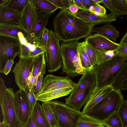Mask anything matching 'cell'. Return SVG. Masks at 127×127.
Returning a JSON list of instances; mask_svg holds the SVG:
<instances>
[{"instance_id": "cell-1", "label": "cell", "mask_w": 127, "mask_h": 127, "mask_svg": "<svg viewBox=\"0 0 127 127\" xmlns=\"http://www.w3.org/2000/svg\"><path fill=\"white\" fill-rule=\"evenodd\" d=\"M54 32L64 42L78 41L92 33L94 25L76 16L68 10L60 9L53 21Z\"/></svg>"}, {"instance_id": "cell-2", "label": "cell", "mask_w": 127, "mask_h": 127, "mask_svg": "<svg viewBox=\"0 0 127 127\" xmlns=\"http://www.w3.org/2000/svg\"><path fill=\"white\" fill-rule=\"evenodd\" d=\"M96 85L95 76L92 70L85 71L69 96L65 99V104L80 111L89 101Z\"/></svg>"}, {"instance_id": "cell-3", "label": "cell", "mask_w": 127, "mask_h": 127, "mask_svg": "<svg viewBox=\"0 0 127 127\" xmlns=\"http://www.w3.org/2000/svg\"><path fill=\"white\" fill-rule=\"evenodd\" d=\"M127 64V57H121L116 55L93 67L92 70L96 79V88L99 89L111 85Z\"/></svg>"}, {"instance_id": "cell-4", "label": "cell", "mask_w": 127, "mask_h": 127, "mask_svg": "<svg viewBox=\"0 0 127 127\" xmlns=\"http://www.w3.org/2000/svg\"><path fill=\"white\" fill-rule=\"evenodd\" d=\"M79 43L78 41H73L63 42L61 44L62 73H65L69 77H73L83 74L85 72L77 50Z\"/></svg>"}, {"instance_id": "cell-5", "label": "cell", "mask_w": 127, "mask_h": 127, "mask_svg": "<svg viewBox=\"0 0 127 127\" xmlns=\"http://www.w3.org/2000/svg\"><path fill=\"white\" fill-rule=\"evenodd\" d=\"M124 100L121 91L114 90L86 114L102 122L118 111Z\"/></svg>"}, {"instance_id": "cell-6", "label": "cell", "mask_w": 127, "mask_h": 127, "mask_svg": "<svg viewBox=\"0 0 127 127\" xmlns=\"http://www.w3.org/2000/svg\"><path fill=\"white\" fill-rule=\"evenodd\" d=\"M53 112L58 124V127H76V124L82 112L73 109L58 100L45 102Z\"/></svg>"}, {"instance_id": "cell-7", "label": "cell", "mask_w": 127, "mask_h": 127, "mask_svg": "<svg viewBox=\"0 0 127 127\" xmlns=\"http://www.w3.org/2000/svg\"><path fill=\"white\" fill-rule=\"evenodd\" d=\"M60 40L52 30L49 31L45 53L47 69L50 73L56 71L62 66Z\"/></svg>"}, {"instance_id": "cell-8", "label": "cell", "mask_w": 127, "mask_h": 127, "mask_svg": "<svg viewBox=\"0 0 127 127\" xmlns=\"http://www.w3.org/2000/svg\"><path fill=\"white\" fill-rule=\"evenodd\" d=\"M15 93L12 88H7L0 104L3 121L10 127L23 126L17 114L14 104Z\"/></svg>"}, {"instance_id": "cell-9", "label": "cell", "mask_w": 127, "mask_h": 127, "mask_svg": "<svg viewBox=\"0 0 127 127\" xmlns=\"http://www.w3.org/2000/svg\"><path fill=\"white\" fill-rule=\"evenodd\" d=\"M20 52L18 38L0 35V72L3 71L7 61L14 59Z\"/></svg>"}, {"instance_id": "cell-10", "label": "cell", "mask_w": 127, "mask_h": 127, "mask_svg": "<svg viewBox=\"0 0 127 127\" xmlns=\"http://www.w3.org/2000/svg\"><path fill=\"white\" fill-rule=\"evenodd\" d=\"M36 57L20 58L12 70L15 82L20 90L25 91L28 88L26 80L32 73Z\"/></svg>"}, {"instance_id": "cell-11", "label": "cell", "mask_w": 127, "mask_h": 127, "mask_svg": "<svg viewBox=\"0 0 127 127\" xmlns=\"http://www.w3.org/2000/svg\"><path fill=\"white\" fill-rule=\"evenodd\" d=\"M77 84L67 76L62 77L48 74L43 79L39 94L56 89L74 88Z\"/></svg>"}, {"instance_id": "cell-12", "label": "cell", "mask_w": 127, "mask_h": 127, "mask_svg": "<svg viewBox=\"0 0 127 127\" xmlns=\"http://www.w3.org/2000/svg\"><path fill=\"white\" fill-rule=\"evenodd\" d=\"M14 104L17 115L21 123L25 125L31 113L24 91L19 89L15 92Z\"/></svg>"}, {"instance_id": "cell-13", "label": "cell", "mask_w": 127, "mask_h": 127, "mask_svg": "<svg viewBox=\"0 0 127 127\" xmlns=\"http://www.w3.org/2000/svg\"><path fill=\"white\" fill-rule=\"evenodd\" d=\"M85 41L94 48L101 51L114 50L120 45L98 33L90 34L86 38Z\"/></svg>"}, {"instance_id": "cell-14", "label": "cell", "mask_w": 127, "mask_h": 127, "mask_svg": "<svg viewBox=\"0 0 127 127\" xmlns=\"http://www.w3.org/2000/svg\"><path fill=\"white\" fill-rule=\"evenodd\" d=\"M35 9V18L29 35L36 37L39 40L43 31L46 28L49 18L52 13Z\"/></svg>"}, {"instance_id": "cell-15", "label": "cell", "mask_w": 127, "mask_h": 127, "mask_svg": "<svg viewBox=\"0 0 127 127\" xmlns=\"http://www.w3.org/2000/svg\"><path fill=\"white\" fill-rule=\"evenodd\" d=\"M74 14L78 17L91 23L94 26L102 23H111L116 20V17L111 13L103 16L98 15L88 10L80 9Z\"/></svg>"}, {"instance_id": "cell-16", "label": "cell", "mask_w": 127, "mask_h": 127, "mask_svg": "<svg viewBox=\"0 0 127 127\" xmlns=\"http://www.w3.org/2000/svg\"><path fill=\"white\" fill-rule=\"evenodd\" d=\"M21 13L6 7H0V25L21 26Z\"/></svg>"}, {"instance_id": "cell-17", "label": "cell", "mask_w": 127, "mask_h": 127, "mask_svg": "<svg viewBox=\"0 0 127 127\" xmlns=\"http://www.w3.org/2000/svg\"><path fill=\"white\" fill-rule=\"evenodd\" d=\"M113 90H114L111 85L99 89L96 88L89 101L84 107L82 112L84 114L86 113L109 93Z\"/></svg>"}, {"instance_id": "cell-18", "label": "cell", "mask_w": 127, "mask_h": 127, "mask_svg": "<svg viewBox=\"0 0 127 127\" xmlns=\"http://www.w3.org/2000/svg\"><path fill=\"white\" fill-rule=\"evenodd\" d=\"M35 16V9L32 0L21 12L20 19L21 26L27 33H31L32 26Z\"/></svg>"}, {"instance_id": "cell-19", "label": "cell", "mask_w": 127, "mask_h": 127, "mask_svg": "<svg viewBox=\"0 0 127 127\" xmlns=\"http://www.w3.org/2000/svg\"><path fill=\"white\" fill-rule=\"evenodd\" d=\"M74 88L68 87L47 91L36 95L37 101L45 102L67 96L70 94Z\"/></svg>"}, {"instance_id": "cell-20", "label": "cell", "mask_w": 127, "mask_h": 127, "mask_svg": "<svg viewBox=\"0 0 127 127\" xmlns=\"http://www.w3.org/2000/svg\"><path fill=\"white\" fill-rule=\"evenodd\" d=\"M24 36L27 43L25 46L20 45V58H29V54L34 51L37 47H39V40L36 37L32 36L27 33Z\"/></svg>"}, {"instance_id": "cell-21", "label": "cell", "mask_w": 127, "mask_h": 127, "mask_svg": "<svg viewBox=\"0 0 127 127\" xmlns=\"http://www.w3.org/2000/svg\"><path fill=\"white\" fill-rule=\"evenodd\" d=\"M111 23H106L100 27H94L92 33H99L115 41L119 37V32L116 30L115 27Z\"/></svg>"}, {"instance_id": "cell-22", "label": "cell", "mask_w": 127, "mask_h": 127, "mask_svg": "<svg viewBox=\"0 0 127 127\" xmlns=\"http://www.w3.org/2000/svg\"><path fill=\"white\" fill-rule=\"evenodd\" d=\"M35 121L37 127H51L45 115L42 104L37 102L34 110Z\"/></svg>"}, {"instance_id": "cell-23", "label": "cell", "mask_w": 127, "mask_h": 127, "mask_svg": "<svg viewBox=\"0 0 127 127\" xmlns=\"http://www.w3.org/2000/svg\"><path fill=\"white\" fill-rule=\"evenodd\" d=\"M103 125L102 122L86 114L82 113L77 121L76 127H100Z\"/></svg>"}, {"instance_id": "cell-24", "label": "cell", "mask_w": 127, "mask_h": 127, "mask_svg": "<svg viewBox=\"0 0 127 127\" xmlns=\"http://www.w3.org/2000/svg\"><path fill=\"white\" fill-rule=\"evenodd\" d=\"M77 50L79 55L82 66L85 71L92 70L93 67L91 64L87 53L85 41L79 42Z\"/></svg>"}, {"instance_id": "cell-25", "label": "cell", "mask_w": 127, "mask_h": 127, "mask_svg": "<svg viewBox=\"0 0 127 127\" xmlns=\"http://www.w3.org/2000/svg\"><path fill=\"white\" fill-rule=\"evenodd\" d=\"M30 1V0H1L0 7H6L21 12Z\"/></svg>"}, {"instance_id": "cell-26", "label": "cell", "mask_w": 127, "mask_h": 127, "mask_svg": "<svg viewBox=\"0 0 127 127\" xmlns=\"http://www.w3.org/2000/svg\"><path fill=\"white\" fill-rule=\"evenodd\" d=\"M45 55V52L42 53L37 56L34 61L31 74L36 78L41 73L44 75L46 72Z\"/></svg>"}, {"instance_id": "cell-27", "label": "cell", "mask_w": 127, "mask_h": 127, "mask_svg": "<svg viewBox=\"0 0 127 127\" xmlns=\"http://www.w3.org/2000/svg\"><path fill=\"white\" fill-rule=\"evenodd\" d=\"M21 32L24 35L27 34L21 26L0 25V35L18 38V34Z\"/></svg>"}, {"instance_id": "cell-28", "label": "cell", "mask_w": 127, "mask_h": 127, "mask_svg": "<svg viewBox=\"0 0 127 127\" xmlns=\"http://www.w3.org/2000/svg\"><path fill=\"white\" fill-rule=\"evenodd\" d=\"M32 5L37 10L52 13L58 8L48 0H32Z\"/></svg>"}, {"instance_id": "cell-29", "label": "cell", "mask_w": 127, "mask_h": 127, "mask_svg": "<svg viewBox=\"0 0 127 127\" xmlns=\"http://www.w3.org/2000/svg\"><path fill=\"white\" fill-rule=\"evenodd\" d=\"M94 49L96 57L97 65L111 59L117 55L116 50L101 51Z\"/></svg>"}, {"instance_id": "cell-30", "label": "cell", "mask_w": 127, "mask_h": 127, "mask_svg": "<svg viewBox=\"0 0 127 127\" xmlns=\"http://www.w3.org/2000/svg\"><path fill=\"white\" fill-rule=\"evenodd\" d=\"M102 122L103 125L106 127H123L118 111Z\"/></svg>"}, {"instance_id": "cell-31", "label": "cell", "mask_w": 127, "mask_h": 127, "mask_svg": "<svg viewBox=\"0 0 127 127\" xmlns=\"http://www.w3.org/2000/svg\"><path fill=\"white\" fill-rule=\"evenodd\" d=\"M127 79V64L123 68L111 86L114 90H120L124 82Z\"/></svg>"}, {"instance_id": "cell-32", "label": "cell", "mask_w": 127, "mask_h": 127, "mask_svg": "<svg viewBox=\"0 0 127 127\" xmlns=\"http://www.w3.org/2000/svg\"><path fill=\"white\" fill-rule=\"evenodd\" d=\"M42 106L47 118L51 127H58V124L53 111L45 102L42 104Z\"/></svg>"}, {"instance_id": "cell-33", "label": "cell", "mask_w": 127, "mask_h": 127, "mask_svg": "<svg viewBox=\"0 0 127 127\" xmlns=\"http://www.w3.org/2000/svg\"><path fill=\"white\" fill-rule=\"evenodd\" d=\"M101 3L104 7L110 11L111 14L116 18L119 17L121 15H127V11L121 10L117 8L112 4L111 0H102Z\"/></svg>"}, {"instance_id": "cell-34", "label": "cell", "mask_w": 127, "mask_h": 127, "mask_svg": "<svg viewBox=\"0 0 127 127\" xmlns=\"http://www.w3.org/2000/svg\"><path fill=\"white\" fill-rule=\"evenodd\" d=\"M123 127H127V100H124L118 111Z\"/></svg>"}, {"instance_id": "cell-35", "label": "cell", "mask_w": 127, "mask_h": 127, "mask_svg": "<svg viewBox=\"0 0 127 127\" xmlns=\"http://www.w3.org/2000/svg\"><path fill=\"white\" fill-rule=\"evenodd\" d=\"M30 108L31 113L34 110L35 105L37 102L36 95L33 90L28 88L25 91Z\"/></svg>"}, {"instance_id": "cell-36", "label": "cell", "mask_w": 127, "mask_h": 127, "mask_svg": "<svg viewBox=\"0 0 127 127\" xmlns=\"http://www.w3.org/2000/svg\"><path fill=\"white\" fill-rule=\"evenodd\" d=\"M87 53L92 66L94 67L97 65L96 57L94 48L86 42Z\"/></svg>"}, {"instance_id": "cell-37", "label": "cell", "mask_w": 127, "mask_h": 127, "mask_svg": "<svg viewBox=\"0 0 127 127\" xmlns=\"http://www.w3.org/2000/svg\"><path fill=\"white\" fill-rule=\"evenodd\" d=\"M88 10L98 15L103 16L107 14L106 11L104 7L97 3H95L90 7L88 9Z\"/></svg>"}, {"instance_id": "cell-38", "label": "cell", "mask_w": 127, "mask_h": 127, "mask_svg": "<svg viewBox=\"0 0 127 127\" xmlns=\"http://www.w3.org/2000/svg\"><path fill=\"white\" fill-rule=\"evenodd\" d=\"M49 31L46 28L43 31L39 40V46L44 49L45 52L46 48L48 39Z\"/></svg>"}, {"instance_id": "cell-39", "label": "cell", "mask_w": 127, "mask_h": 127, "mask_svg": "<svg viewBox=\"0 0 127 127\" xmlns=\"http://www.w3.org/2000/svg\"><path fill=\"white\" fill-rule=\"evenodd\" d=\"M112 4L121 10L127 11V0H111Z\"/></svg>"}, {"instance_id": "cell-40", "label": "cell", "mask_w": 127, "mask_h": 127, "mask_svg": "<svg viewBox=\"0 0 127 127\" xmlns=\"http://www.w3.org/2000/svg\"><path fill=\"white\" fill-rule=\"evenodd\" d=\"M43 78V75L41 73L37 78L36 85L34 86L33 89V90L36 95H38L40 93Z\"/></svg>"}, {"instance_id": "cell-41", "label": "cell", "mask_w": 127, "mask_h": 127, "mask_svg": "<svg viewBox=\"0 0 127 127\" xmlns=\"http://www.w3.org/2000/svg\"><path fill=\"white\" fill-rule=\"evenodd\" d=\"M119 44V47L116 50L117 55L121 57H127V45Z\"/></svg>"}, {"instance_id": "cell-42", "label": "cell", "mask_w": 127, "mask_h": 127, "mask_svg": "<svg viewBox=\"0 0 127 127\" xmlns=\"http://www.w3.org/2000/svg\"><path fill=\"white\" fill-rule=\"evenodd\" d=\"M37 78H36L32 74L28 76L26 80L28 88L33 90V87L36 85Z\"/></svg>"}, {"instance_id": "cell-43", "label": "cell", "mask_w": 127, "mask_h": 127, "mask_svg": "<svg viewBox=\"0 0 127 127\" xmlns=\"http://www.w3.org/2000/svg\"><path fill=\"white\" fill-rule=\"evenodd\" d=\"M14 59L8 60L6 62L3 71V73L6 75L10 72L11 68L14 63Z\"/></svg>"}, {"instance_id": "cell-44", "label": "cell", "mask_w": 127, "mask_h": 127, "mask_svg": "<svg viewBox=\"0 0 127 127\" xmlns=\"http://www.w3.org/2000/svg\"><path fill=\"white\" fill-rule=\"evenodd\" d=\"M24 126L25 127H37L35 121L34 110L31 113L27 123Z\"/></svg>"}, {"instance_id": "cell-45", "label": "cell", "mask_w": 127, "mask_h": 127, "mask_svg": "<svg viewBox=\"0 0 127 127\" xmlns=\"http://www.w3.org/2000/svg\"><path fill=\"white\" fill-rule=\"evenodd\" d=\"M62 6V9L68 10L71 5L74 4L73 0H60Z\"/></svg>"}, {"instance_id": "cell-46", "label": "cell", "mask_w": 127, "mask_h": 127, "mask_svg": "<svg viewBox=\"0 0 127 127\" xmlns=\"http://www.w3.org/2000/svg\"><path fill=\"white\" fill-rule=\"evenodd\" d=\"M7 88L4 80L2 78L0 77V101L1 100Z\"/></svg>"}, {"instance_id": "cell-47", "label": "cell", "mask_w": 127, "mask_h": 127, "mask_svg": "<svg viewBox=\"0 0 127 127\" xmlns=\"http://www.w3.org/2000/svg\"><path fill=\"white\" fill-rule=\"evenodd\" d=\"M44 52H45V51L44 49L40 47H38L34 51L29 54V57H36Z\"/></svg>"}, {"instance_id": "cell-48", "label": "cell", "mask_w": 127, "mask_h": 127, "mask_svg": "<svg viewBox=\"0 0 127 127\" xmlns=\"http://www.w3.org/2000/svg\"><path fill=\"white\" fill-rule=\"evenodd\" d=\"M18 36L20 45H26L27 42L23 33L21 32H19L18 34Z\"/></svg>"}, {"instance_id": "cell-49", "label": "cell", "mask_w": 127, "mask_h": 127, "mask_svg": "<svg viewBox=\"0 0 127 127\" xmlns=\"http://www.w3.org/2000/svg\"><path fill=\"white\" fill-rule=\"evenodd\" d=\"M74 3L80 9L88 10V9L84 5L82 0H73Z\"/></svg>"}, {"instance_id": "cell-50", "label": "cell", "mask_w": 127, "mask_h": 127, "mask_svg": "<svg viewBox=\"0 0 127 127\" xmlns=\"http://www.w3.org/2000/svg\"><path fill=\"white\" fill-rule=\"evenodd\" d=\"M80 9V8L74 4L70 6L68 10L72 13L74 14L77 13Z\"/></svg>"}, {"instance_id": "cell-51", "label": "cell", "mask_w": 127, "mask_h": 127, "mask_svg": "<svg viewBox=\"0 0 127 127\" xmlns=\"http://www.w3.org/2000/svg\"><path fill=\"white\" fill-rule=\"evenodd\" d=\"M85 6L88 9L89 7L95 3L92 0H82Z\"/></svg>"}, {"instance_id": "cell-52", "label": "cell", "mask_w": 127, "mask_h": 127, "mask_svg": "<svg viewBox=\"0 0 127 127\" xmlns=\"http://www.w3.org/2000/svg\"><path fill=\"white\" fill-rule=\"evenodd\" d=\"M58 8L62 9V6L60 0H48Z\"/></svg>"}, {"instance_id": "cell-53", "label": "cell", "mask_w": 127, "mask_h": 127, "mask_svg": "<svg viewBox=\"0 0 127 127\" xmlns=\"http://www.w3.org/2000/svg\"><path fill=\"white\" fill-rule=\"evenodd\" d=\"M120 43L127 45V33L121 39Z\"/></svg>"}, {"instance_id": "cell-54", "label": "cell", "mask_w": 127, "mask_h": 127, "mask_svg": "<svg viewBox=\"0 0 127 127\" xmlns=\"http://www.w3.org/2000/svg\"><path fill=\"white\" fill-rule=\"evenodd\" d=\"M127 90V79L123 83L120 91Z\"/></svg>"}, {"instance_id": "cell-55", "label": "cell", "mask_w": 127, "mask_h": 127, "mask_svg": "<svg viewBox=\"0 0 127 127\" xmlns=\"http://www.w3.org/2000/svg\"><path fill=\"white\" fill-rule=\"evenodd\" d=\"M0 127H10L3 121L1 122L0 123Z\"/></svg>"}, {"instance_id": "cell-56", "label": "cell", "mask_w": 127, "mask_h": 127, "mask_svg": "<svg viewBox=\"0 0 127 127\" xmlns=\"http://www.w3.org/2000/svg\"><path fill=\"white\" fill-rule=\"evenodd\" d=\"M92 0L95 3H97L98 4H99L100 3H101L102 1V0Z\"/></svg>"}, {"instance_id": "cell-57", "label": "cell", "mask_w": 127, "mask_h": 127, "mask_svg": "<svg viewBox=\"0 0 127 127\" xmlns=\"http://www.w3.org/2000/svg\"><path fill=\"white\" fill-rule=\"evenodd\" d=\"M102 127H106L105 126L103 125L102 126Z\"/></svg>"}, {"instance_id": "cell-58", "label": "cell", "mask_w": 127, "mask_h": 127, "mask_svg": "<svg viewBox=\"0 0 127 127\" xmlns=\"http://www.w3.org/2000/svg\"><path fill=\"white\" fill-rule=\"evenodd\" d=\"M20 127H25V126L23 125V126H21Z\"/></svg>"}, {"instance_id": "cell-59", "label": "cell", "mask_w": 127, "mask_h": 127, "mask_svg": "<svg viewBox=\"0 0 127 127\" xmlns=\"http://www.w3.org/2000/svg\"><path fill=\"white\" fill-rule=\"evenodd\" d=\"M127 33V32H126V33Z\"/></svg>"}, {"instance_id": "cell-60", "label": "cell", "mask_w": 127, "mask_h": 127, "mask_svg": "<svg viewBox=\"0 0 127 127\" xmlns=\"http://www.w3.org/2000/svg\"><path fill=\"white\" fill-rule=\"evenodd\" d=\"M17 127H20L19 126H18Z\"/></svg>"}, {"instance_id": "cell-61", "label": "cell", "mask_w": 127, "mask_h": 127, "mask_svg": "<svg viewBox=\"0 0 127 127\" xmlns=\"http://www.w3.org/2000/svg\"><path fill=\"white\" fill-rule=\"evenodd\" d=\"M102 127V126H101V127Z\"/></svg>"}]
</instances>
